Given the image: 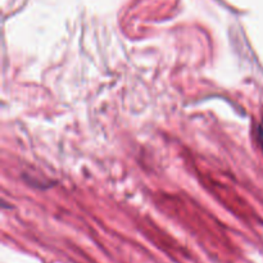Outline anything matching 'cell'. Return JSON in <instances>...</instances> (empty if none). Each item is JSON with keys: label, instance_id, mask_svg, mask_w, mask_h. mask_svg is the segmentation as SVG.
<instances>
[{"label": "cell", "instance_id": "1", "mask_svg": "<svg viewBox=\"0 0 263 263\" xmlns=\"http://www.w3.org/2000/svg\"><path fill=\"white\" fill-rule=\"evenodd\" d=\"M258 140H259V144H261V146L263 149V125H259V127H258Z\"/></svg>", "mask_w": 263, "mask_h": 263}]
</instances>
